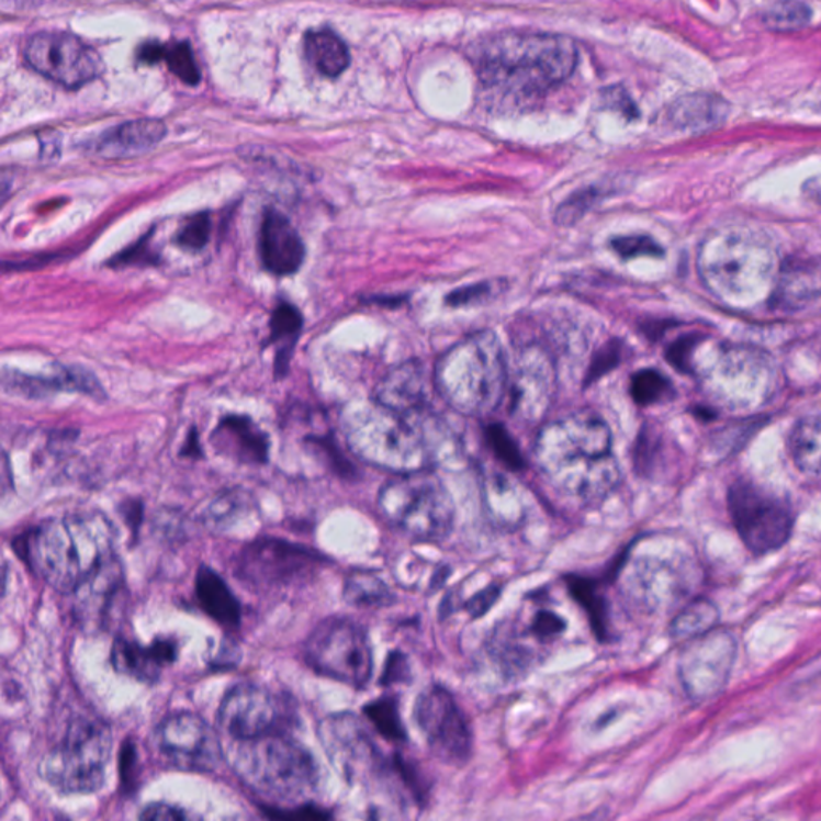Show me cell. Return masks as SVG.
<instances>
[{
  "label": "cell",
  "instance_id": "obj_1",
  "mask_svg": "<svg viewBox=\"0 0 821 821\" xmlns=\"http://www.w3.org/2000/svg\"><path fill=\"white\" fill-rule=\"evenodd\" d=\"M533 456L546 482L581 506L607 499L621 479L610 427L587 410L542 426L536 435Z\"/></svg>",
  "mask_w": 821,
  "mask_h": 821
},
{
  "label": "cell",
  "instance_id": "obj_2",
  "mask_svg": "<svg viewBox=\"0 0 821 821\" xmlns=\"http://www.w3.org/2000/svg\"><path fill=\"white\" fill-rule=\"evenodd\" d=\"M471 55L486 89L517 97L555 89L572 78L577 65L576 44L570 37L531 31L485 37Z\"/></svg>",
  "mask_w": 821,
  "mask_h": 821
},
{
  "label": "cell",
  "instance_id": "obj_3",
  "mask_svg": "<svg viewBox=\"0 0 821 821\" xmlns=\"http://www.w3.org/2000/svg\"><path fill=\"white\" fill-rule=\"evenodd\" d=\"M19 554L58 593L72 594L116 555V530L106 515L50 518L20 538Z\"/></svg>",
  "mask_w": 821,
  "mask_h": 821
},
{
  "label": "cell",
  "instance_id": "obj_4",
  "mask_svg": "<svg viewBox=\"0 0 821 821\" xmlns=\"http://www.w3.org/2000/svg\"><path fill=\"white\" fill-rule=\"evenodd\" d=\"M619 594L636 610L666 614L687 600L701 581L695 549L676 536L639 539L626 552L618 576Z\"/></svg>",
  "mask_w": 821,
  "mask_h": 821
},
{
  "label": "cell",
  "instance_id": "obj_5",
  "mask_svg": "<svg viewBox=\"0 0 821 821\" xmlns=\"http://www.w3.org/2000/svg\"><path fill=\"white\" fill-rule=\"evenodd\" d=\"M509 378L503 344L493 330H480L452 346L434 371L441 398L469 417H486L499 408Z\"/></svg>",
  "mask_w": 821,
  "mask_h": 821
},
{
  "label": "cell",
  "instance_id": "obj_6",
  "mask_svg": "<svg viewBox=\"0 0 821 821\" xmlns=\"http://www.w3.org/2000/svg\"><path fill=\"white\" fill-rule=\"evenodd\" d=\"M340 423L350 450L361 461L395 475L430 468V438L419 417L396 413L372 400L351 403Z\"/></svg>",
  "mask_w": 821,
  "mask_h": 821
},
{
  "label": "cell",
  "instance_id": "obj_7",
  "mask_svg": "<svg viewBox=\"0 0 821 821\" xmlns=\"http://www.w3.org/2000/svg\"><path fill=\"white\" fill-rule=\"evenodd\" d=\"M698 268L709 291L727 304H754L774 286V252L746 232L729 229L709 236L699 249Z\"/></svg>",
  "mask_w": 821,
  "mask_h": 821
},
{
  "label": "cell",
  "instance_id": "obj_8",
  "mask_svg": "<svg viewBox=\"0 0 821 821\" xmlns=\"http://www.w3.org/2000/svg\"><path fill=\"white\" fill-rule=\"evenodd\" d=\"M229 760L246 786L274 801H295L312 792L318 783V767L312 754L280 732L236 740Z\"/></svg>",
  "mask_w": 821,
  "mask_h": 821
},
{
  "label": "cell",
  "instance_id": "obj_9",
  "mask_svg": "<svg viewBox=\"0 0 821 821\" xmlns=\"http://www.w3.org/2000/svg\"><path fill=\"white\" fill-rule=\"evenodd\" d=\"M382 517L410 538L437 541L454 525V503L447 486L430 469L398 473L378 496Z\"/></svg>",
  "mask_w": 821,
  "mask_h": 821
},
{
  "label": "cell",
  "instance_id": "obj_10",
  "mask_svg": "<svg viewBox=\"0 0 821 821\" xmlns=\"http://www.w3.org/2000/svg\"><path fill=\"white\" fill-rule=\"evenodd\" d=\"M569 634V619L546 597H531L517 614L501 621L490 639V653L509 676L541 664Z\"/></svg>",
  "mask_w": 821,
  "mask_h": 821
},
{
  "label": "cell",
  "instance_id": "obj_11",
  "mask_svg": "<svg viewBox=\"0 0 821 821\" xmlns=\"http://www.w3.org/2000/svg\"><path fill=\"white\" fill-rule=\"evenodd\" d=\"M111 747L113 739L102 720L72 719L60 743L42 760L41 777L66 795L97 791L104 781Z\"/></svg>",
  "mask_w": 821,
  "mask_h": 821
},
{
  "label": "cell",
  "instance_id": "obj_12",
  "mask_svg": "<svg viewBox=\"0 0 821 821\" xmlns=\"http://www.w3.org/2000/svg\"><path fill=\"white\" fill-rule=\"evenodd\" d=\"M305 660L322 676L363 688L372 676V649L367 632L351 619H325L305 643Z\"/></svg>",
  "mask_w": 821,
  "mask_h": 821
},
{
  "label": "cell",
  "instance_id": "obj_13",
  "mask_svg": "<svg viewBox=\"0 0 821 821\" xmlns=\"http://www.w3.org/2000/svg\"><path fill=\"white\" fill-rule=\"evenodd\" d=\"M730 515L740 538L756 554L780 549L795 527L791 509L750 482H736L729 492Z\"/></svg>",
  "mask_w": 821,
  "mask_h": 821
},
{
  "label": "cell",
  "instance_id": "obj_14",
  "mask_svg": "<svg viewBox=\"0 0 821 821\" xmlns=\"http://www.w3.org/2000/svg\"><path fill=\"white\" fill-rule=\"evenodd\" d=\"M414 720L430 753L448 765H462L472 753V730L447 688L431 685L416 699Z\"/></svg>",
  "mask_w": 821,
  "mask_h": 821
},
{
  "label": "cell",
  "instance_id": "obj_15",
  "mask_svg": "<svg viewBox=\"0 0 821 821\" xmlns=\"http://www.w3.org/2000/svg\"><path fill=\"white\" fill-rule=\"evenodd\" d=\"M319 740L330 764L347 781L382 780L396 767V761L393 767L385 761L363 723L355 716L336 715L323 720Z\"/></svg>",
  "mask_w": 821,
  "mask_h": 821
},
{
  "label": "cell",
  "instance_id": "obj_16",
  "mask_svg": "<svg viewBox=\"0 0 821 821\" xmlns=\"http://www.w3.org/2000/svg\"><path fill=\"white\" fill-rule=\"evenodd\" d=\"M24 57L34 71L68 89L95 81L104 69L100 55L68 33L34 34L27 42Z\"/></svg>",
  "mask_w": 821,
  "mask_h": 821
},
{
  "label": "cell",
  "instance_id": "obj_17",
  "mask_svg": "<svg viewBox=\"0 0 821 821\" xmlns=\"http://www.w3.org/2000/svg\"><path fill=\"white\" fill-rule=\"evenodd\" d=\"M736 660V642L726 629H712L685 642L678 657V677L695 701L719 695L729 684Z\"/></svg>",
  "mask_w": 821,
  "mask_h": 821
},
{
  "label": "cell",
  "instance_id": "obj_18",
  "mask_svg": "<svg viewBox=\"0 0 821 821\" xmlns=\"http://www.w3.org/2000/svg\"><path fill=\"white\" fill-rule=\"evenodd\" d=\"M155 743L170 764L183 771L212 772L224 760L217 732L191 712L162 720L156 729Z\"/></svg>",
  "mask_w": 821,
  "mask_h": 821
},
{
  "label": "cell",
  "instance_id": "obj_19",
  "mask_svg": "<svg viewBox=\"0 0 821 821\" xmlns=\"http://www.w3.org/2000/svg\"><path fill=\"white\" fill-rule=\"evenodd\" d=\"M555 384V368L548 351L538 346L521 350L509 378L514 416L525 423L541 420L551 408Z\"/></svg>",
  "mask_w": 821,
  "mask_h": 821
},
{
  "label": "cell",
  "instance_id": "obj_20",
  "mask_svg": "<svg viewBox=\"0 0 821 821\" xmlns=\"http://www.w3.org/2000/svg\"><path fill=\"white\" fill-rule=\"evenodd\" d=\"M222 729L235 740H249L266 735L277 726L280 712L278 702L267 688L256 684L233 687L218 708Z\"/></svg>",
  "mask_w": 821,
  "mask_h": 821
},
{
  "label": "cell",
  "instance_id": "obj_21",
  "mask_svg": "<svg viewBox=\"0 0 821 821\" xmlns=\"http://www.w3.org/2000/svg\"><path fill=\"white\" fill-rule=\"evenodd\" d=\"M312 563H315V555L307 549L266 538L247 546L239 559L238 572L241 580L250 583H286L301 575Z\"/></svg>",
  "mask_w": 821,
  "mask_h": 821
},
{
  "label": "cell",
  "instance_id": "obj_22",
  "mask_svg": "<svg viewBox=\"0 0 821 821\" xmlns=\"http://www.w3.org/2000/svg\"><path fill=\"white\" fill-rule=\"evenodd\" d=\"M431 391H437L434 375L430 378L417 361H408L393 368L382 378L372 400L396 413L423 417L429 408Z\"/></svg>",
  "mask_w": 821,
  "mask_h": 821
},
{
  "label": "cell",
  "instance_id": "obj_23",
  "mask_svg": "<svg viewBox=\"0 0 821 821\" xmlns=\"http://www.w3.org/2000/svg\"><path fill=\"white\" fill-rule=\"evenodd\" d=\"M259 252L263 267L277 277H291L304 263V241L286 215L277 209H267L263 214Z\"/></svg>",
  "mask_w": 821,
  "mask_h": 821
},
{
  "label": "cell",
  "instance_id": "obj_24",
  "mask_svg": "<svg viewBox=\"0 0 821 821\" xmlns=\"http://www.w3.org/2000/svg\"><path fill=\"white\" fill-rule=\"evenodd\" d=\"M3 389L24 398H45L52 393L81 392L102 398L103 389L90 372L81 368H58L54 374L30 375L19 371H3Z\"/></svg>",
  "mask_w": 821,
  "mask_h": 821
},
{
  "label": "cell",
  "instance_id": "obj_25",
  "mask_svg": "<svg viewBox=\"0 0 821 821\" xmlns=\"http://www.w3.org/2000/svg\"><path fill=\"white\" fill-rule=\"evenodd\" d=\"M215 450L243 464H266L270 441L247 416H226L212 434Z\"/></svg>",
  "mask_w": 821,
  "mask_h": 821
},
{
  "label": "cell",
  "instance_id": "obj_26",
  "mask_svg": "<svg viewBox=\"0 0 821 821\" xmlns=\"http://www.w3.org/2000/svg\"><path fill=\"white\" fill-rule=\"evenodd\" d=\"M176 656V642L169 639H158L145 646L134 640L117 637L111 650V663L117 673L146 682L156 681Z\"/></svg>",
  "mask_w": 821,
  "mask_h": 821
},
{
  "label": "cell",
  "instance_id": "obj_27",
  "mask_svg": "<svg viewBox=\"0 0 821 821\" xmlns=\"http://www.w3.org/2000/svg\"><path fill=\"white\" fill-rule=\"evenodd\" d=\"M123 566L117 555H114L71 594L75 598V614L78 615L76 618L90 626L102 621L117 591L123 586Z\"/></svg>",
  "mask_w": 821,
  "mask_h": 821
},
{
  "label": "cell",
  "instance_id": "obj_28",
  "mask_svg": "<svg viewBox=\"0 0 821 821\" xmlns=\"http://www.w3.org/2000/svg\"><path fill=\"white\" fill-rule=\"evenodd\" d=\"M166 125L159 120H135L117 125L97 142V153L106 159L132 158L155 148L166 137Z\"/></svg>",
  "mask_w": 821,
  "mask_h": 821
},
{
  "label": "cell",
  "instance_id": "obj_29",
  "mask_svg": "<svg viewBox=\"0 0 821 821\" xmlns=\"http://www.w3.org/2000/svg\"><path fill=\"white\" fill-rule=\"evenodd\" d=\"M204 521L215 533L246 536L259 524V509L252 494L228 490L205 507Z\"/></svg>",
  "mask_w": 821,
  "mask_h": 821
},
{
  "label": "cell",
  "instance_id": "obj_30",
  "mask_svg": "<svg viewBox=\"0 0 821 821\" xmlns=\"http://www.w3.org/2000/svg\"><path fill=\"white\" fill-rule=\"evenodd\" d=\"M729 111V102L718 93L695 92L671 104L667 116L681 131L706 132L722 125Z\"/></svg>",
  "mask_w": 821,
  "mask_h": 821
},
{
  "label": "cell",
  "instance_id": "obj_31",
  "mask_svg": "<svg viewBox=\"0 0 821 821\" xmlns=\"http://www.w3.org/2000/svg\"><path fill=\"white\" fill-rule=\"evenodd\" d=\"M483 506L486 515L492 518L494 525L499 528L520 527L527 517V501L520 486L515 485L507 476L493 473L483 480L482 485Z\"/></svg>",
  "mask_w": 821,
  "mask_h": 821
},
{
  "label": "cell",
  "instance_id": "obj_32",
  "mask_svg": "<svg viewBox=\"0 0 821 821\" xmlns=\"http://www.w3.org/2000/svg\"><path fill=\"white\" fill-rule=\"evenodd\" d=\"M196 598L201 608L226 628H236L241 621V605L214 570L201 566L196 575Z\"/></svg>",
  "mask_w": 821,
  "mask_h": 821
},
{
  "label": "cell",
  "instance_id": "obj_33",
  "mask_svg": "<svg viewBox=\"0 0 821 821\" xmlns=\"http://www.w3.org/2000/svg\"><path fill=\"white\" fill-rule=\"evenodd\" d=\"M305 52L312 65L328 78H337L349 68V48L333 31H310L305 36Z\"/></svg>",
  "mask_w": 821,
  "mask_h": 821
},
{
  "label": "cell",
  "instance_id": "obj_34",
  "mask_svg": "<svg viewBox=\"0 0 821 821\" xmlns=\"http://www.w3.org/2000/svg\"><path fill=\"white\" fill-rule=\"evenodd\" d=\"M789 451L799 471L821 475V417H803L789 437Z\"/></svg>",
  "mask_w": 821,
  "mask_h": 821
},
{
  "label": "cell",
  "instance_id": "obj_35",
  "mask_svg": "<svg viewBox=\"0 0 821 821\" xmlns=\"http://www.w3.org/2000/svg\"><path fill=\"white\" fill-rule=\"evenodd\" d=\"M719 610L708 598H695L690 604L681 608L676 618L671 622V636L678 642H688L712 631L718 626Z\"/></svg>",
  "mask_w": 821,
  "mask_h": 821
},
{
  "label": "cell",
  "instance_id": "obj_36",
  "mask_svg": "<svg viewBox=\"0 0 821 821\" xmlns=\"http://www.w3.org/2000/svg\"><path fill=\"white\" fill-rule=\"evenodd\" d=\"M302 325H304V319H302L301 312L288 302H281L271 315L270 340L271 342L283 344V347L278 350L277 363H274L277 364L274 370H277L278 378L286 374L289 358H291V351L297 342Z\"/></svg>",
  "mask_w": 821,
  "mask_h": 821
},
{
  "label": "cell",
  "instance_id": "obj_37",
  "mask_svg": "<svg viewBox=\"0 0 821 821\" xmlns=\"http://www.w3.org/2000/svg\"><path fill=\"white\" fill-rule=\"evenodd\" d=\"M344 597L350 605L364 608L385 607L393 601L391 587L371 572L351 573L346 581Z\"/></svg>",
  "mask_w": 821,
  "mask_h": 821
},
{
  "label": "cell",
  "instance_id": "obj_38",
  "mask_svg": "<svg viewBox=\"0 0 821 821\" xmlns=\"http://www.w3.org/2000/svg\"><path fill=\"white\" fill-rule=\"evenodd\" d=\"M812 10L802 0H777L762 13V23L774 33H796L809 26Z\"/></svg>",
  "mask_w": 821,
  "mask_h": 821
},
{
  "label": "cell",
  "instance_id": "obj_39",
  "mask_svg": "<svg viewBox=\"0 0 821 821\" xmlns=\"http://www.w3.org/2000/svg\"><path fill=\"white\" fill-rule=\"evenodd\" d=\"M372 726L384 739L391 741H405L406 733L400 719L398 705L393 698H381L370 702L364 708Z\"/></svg>",
  "mask_w": 821,
  "mask_h": 821
},
{
  "label": "cell",
  "instance_id": "obj_40",
  "mask_svg": "<svg viewBox=\"0 0 821 821\" xmlns=\"http://www.w3.org/2000/svg\"><path fill=\"white\" fill-rule=\"evenodd\" d=\"M673 392L670 381L655 370H642L632 375L631 395L639 405L660 403Z\"/></svg>",
  "mask_w": 821,
  "mask_h": 821
},
{
  "label": "cell",
  "instance_id": "obj_41",
  "mask_svg": "<svg viewBox=\"0 0 821 821\" xmlns=\"http://www.w3.org/2000/svg\"><path fill=\"white\" fill-rule=\"evenodd\" d=\"M165 60L170 71L180 81L188 83V86L200 83V68H198L193 50H191L190 44H187V42H180V44L172 45V47H167Z\"/></svg>",
  "mask_w": 821,
  "mask_h": 821
},
{
  "label": "cell",
  "instance_id": "obj_42",
  "mask_svg": "<svg viewBox=\"0 0 821 821\" xmlns=\"http://www.w3.org/2000/svg\"><path fill=\"white\" fill-rule=\"evenodd\" d=\"M211 217H209L207 212H201L182 226L179 235H177V245L183 247V249L198 252L207 245L209 238H211Z\"/></svg>",
  "mask_w": 821,
  "mask_h": 821
},
{
  "label": "cell",
  "instance_id": "obj_43",
  "mask_svg": "<svg viewBox=\"0 0 821 821\" xmlns=\"http://www.w3.org/2000/svg\"><path fill=\"white\" fill-rule=\"evenodd\" d=\"M486 438H488L490 445H492L493 451L496 452L497 458L509 465L514 471L524 468V458L521 452L518 450L517 445L513 440L507 430L503 426H490L486 431Z\"/></svg>",
  "mask_w": 821,
  "mask_h": 821
},
{
  "label": "cell",
  "instance_id": "obj_44",
  "mask_svg": "<svg viewBox=\"0 0 821 821\" xmlns=\"http://www.w3.org/2000/svg\"><path fill=\"white\" fill-rule=\"evenodd\" d=\"M611 247L618 256L625 257V259H634V257L640 256H663V247L657 245L655 239L650 238V236H619L611 241Z\"/></svg>",
  "mask_w": 821,
  "mask_h": 821
},
{
  "label": "cell",
  "instance_id": "obj_45",
  "mask_svg": "<svg viewBox=\"0 0 821 821\" xmlns=\"http://www.w3.org/2000/svg\"><path fill=\"white\" fill-rule=\"evenodd\" d=\"M597 196L596 188H586V190L580 191L575 196L570 198L566 203L560 205L559 211H556V222L563 226L575 224L583 217V214H586L589 205L596 203Z\"/></svg>",
  "mask_w": 821,
  "mask_h": 821
},
{
  "label": "cell",
  "instance_id": "obj_46",
  "mask_svg": "<svg viewBox=\"0 0 821 821\" xmlns=\"http://www.w3.org/2000/svg\"><path fill=\"white\" fill-rule=\"evenodd\" d=\"M496 292V283H480L476 286L459 289L448 295V305L462 307V305L482 304Z\"/></svg>",
  "mask_w": 821,
  "mask_h": 821
},
{
  "label": "cell",
  "instance_id": "obj_47",
  "mask_svg": "<svg viewBox=\"0 0 821 821\" xmlns=\"http://www.w3.org/2000/svg\"><path fill=\"white\" fill-rule=\"evenodd\" d=\"M699 339L697 336H687L678 339L676 344L667 350V360L677 368L678 371L688 372L691 370V357L697 350Z\"/></svg>",
  "mask_w": 821,
  "mask_h": 821
},
{
  "label": "cell",
  "instance_id": "obj_48",
  "mask_svg": "<svg viewBox=\"0 0 821 821\" xmlns=\"http://www.w3.org/2000/svg\"><path fill=\"white\" fill-rule=\"evenodd\" d=\"M145 262H158L155 252H153L151 247L148 246V238L140 239V241H138L137 245L132 246L131 249L123 250L120 256L114 257V259L111 260V266H132V263Z\"/></svg>",
  "mask_w": 821,
  "mask_h": 821
},
{
  "label": "cell",
  "instance_id": "obj_49",
  "mask_svg": "<svg viewBox=\"0 0 821 821\" xmlns=\"http://www.w3.org/2000/svg\"><path fill=\"white\" fill-rule=\"evenodd\" d=\"M619 360H621V349H619L618 344H608L607 347L598 351L596 360L593 361L589 375H587V381H596L605 372L614 370Z\"/></svg>",
  "mask_w": 821,
  "mask_h": 821
},
{
  "label": "cell",
  "instance_id": "obj_50",
  "mask_svg": "<svg viewBox=\"0 0 821 821\" xmlns=\"http://www.w3.org/2000/svg\"><path fill=\"white\" fill-rule=\"evenodd\" d=\"M604 102L611 110L619 111V113H622V116L629 117V120H634V117L639 116L636 103L632 102L629 93L625 89H621V87H611V89L605 90Z\"/></svg>",
  "mask_w": 821,
  "mask_h": 821
},
{
  "label": "cell",
  "instance_id": "obj_51",
  "mask_svg": "<svg viewBox=\"0 0 821 821\" xmlns=\"http://www.w3.org/2000/svg\"><path fill=\"white\" fill-rule=\"evenodd\" d=\"M142 820H185L187 813L177 807L165 802H155L146 806L140 812Z\"/></svg>",
  "mask_w": 821,
  "mask_h": 821
},
{
  "label": "cell",
  "instance_id": "obj_52",
  "mask_svg": "<svg viewBox=\"0 0 821 821\" xmlns=\"http://www.w3.org/2000/svg\"><path fill=\"white\" fill-rule=\"evenodd\" d=\"M268 817H274V819H305V820H322V819H329L328 812H323L322 809H316V807L312 806H305L301 807V809L292 810V812H283V810H280V812H274V810H267Z\"/></svg>",
  "mask_w": 821,
  "mask_h": 821
},
{
  "label": "cell",
  "instance_id": "obj_53",
  "mask_svg": "<svg viewBox=\"0 0 821 821\" xmlns=\"http://www.w3.org/2000/svg\"><path fill=\"white\" fill-rule=\"evenodd\" d=\"M167 47L158 42H149L140 48V60L153 65V63L162 61L166 58Z\"/></svg>",
  "mask_w": 821,
  "mask_h": 821
},
{
  "label": "cell",
  "instance_id": "obj_54",
  "mask_svg": "<svg viewBox=\"0 0 821 821\" xmlns=\"http://www.w3.org/2000/svg\"><path fill=\"white\" fill-rule=\"evenodd\" d=\"M135 764V750L134 746H132L131 743H125L123 751H121V775H123V780L125 785H128V783L132 781V774H134Z\"/></svg>",
  "mask_w": 821,
  "mask_h": 821
},
{
  "label": "cell",
  "instance_id": "obj_55",
  "mask_svg": "<svg viewBox=\"0 0 821 821\" xmlns=\"http://www.w3.org/2000/svg\"><path fill=\"white\" fill-rule=\"evenodd\" d=\"M201 454L200 445H198V434L196 430L190 431V437H188L187 445L183 447L182 456H190V458H198V456Z\"/></svg>",
  "mask_w": 821,
  "mask_h": 821
},
{
  "label": "cell",
  "instance_id": "obj_56",
  "mask_svg": "<svg viewBox=\"0 0 821 821\" xmlns=\"http://www.w3.org/2000/svg\"><path fill=\"white\" fill-rule=\"evenodd\" d=\"M806 190L809 191L810 198L821 203V179L807 182Z\"/></svg>",
  "mask_w": 821,
  "mask_h": 821
}]
</instances>
